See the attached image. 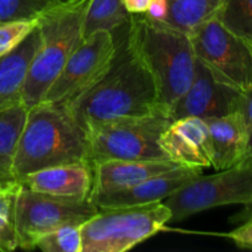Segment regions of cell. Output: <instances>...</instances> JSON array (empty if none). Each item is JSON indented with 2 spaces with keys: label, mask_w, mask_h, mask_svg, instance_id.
I'll use <instances>...</instances> for the list:
<instances>
[{
  "label": "cell",
  "mask_w": 252,
  "mask_h": 252,
  "mask_svg": "<svg viewBox=\"0 0 252 252\" xmlns=\"http://www.w3.org/2000/svg\"><path fill=\"white\" fill-rule=\"evenodd\" d=\"M66 107L85 130L125 118L166 116L152 76L130 53L126 38L117 42L115 61L105 76Z\"/></svg>",
  "instance_id": "6da1fadb"
},
{
  "label": "cell",
  "mask_w": 252,
  "mask_h": 252,
  "mask_svg": "<svg viewBox=\"0 0 252 252\" xmlns=\"http://www.w3.org/2000/svg\"><path fill=\"white\" fill-rule=\"evenodd\" d=\"M127 47L152 76L162 111L170 108L187 90L196 71L197 59L191 36L145 14L128 20Z\"/></svg>",
  "instance_id": "7a4b0ae2"
},
{
  "label": "cell",
  "mask_w": 252,
  "mask_h": 252,
  "mask_svg": "<svg viewBox=\"0 0 252 252\" xmlns=\"http://www.w3.org/2000/svg\"><path fill=\"white\" fill-rule=\"evenodd\" d=\"M78 162H89L88 134L69 108L43 102L29 108L15 153L16 181L46 167Z\"/></svg>",
  "instance_id": "3957f363"
},
{
  "label": "cell",
  "mask_w": 252,
  "mask_h": 252,
  "mask_svg": "<svg viewBox=\"0 0 252 252\" xmlns=\"http://www.w3.org/2000/svg\"><path fill=\"white\" fill-rule=\"evenodd\" d=\"M90 0H63L38 17L39 47L27 71L21 102L38 105L63 66L84 39V21Z\"/></svg>",
  "instance_id": "277c9868"
},
{
  "label": "cell",
  "mask_w": 252,
  "mask_h": 252,
  "mask_svg": "<svg viewBox=\"0 0 252 252\" xmlns=\"http://www.w3.org/2000/svg\"><path fill=\"white\" fill-rule=\"evenodd\" d=\"M171 220L164 202L98 208L81 225L83 252H126L159 233Z\"/></svg>",
  "instance_id": "5b68a950"
},
{
  "label": "cell",
  "mask_w": 252,
  "mask_h": 252,
  "mask_svg": "<svg viewBox=\"0 0 252 252\" xmlns=\"http://www.w3.org/2000/svg\"><path fill=\"white\" fill-rule=\"evenodd\" d=\"M165 115L125 118L86 129L89 162L108 160H169L160 147V135L171 122Z\"/></svg>",
  "instance_id": "8992f818"
},
{
  "label": "cell",
  "mask_w": 252,
  "mask_h": 252,
  "mask_svg": "<svg viewBox=\"0 0 252 252\" xmlns=\"http://www.w3.org/2000/svg\"><path fill=\"white\" fill-rule=\"evenodd\" d=\"M162 202L171 212L170 221L217 207L252 204V155L218 174H201Z\"/></svg>",
  "instance_id": "52a82bcc"
},
{
  "label": "cell",
  "mask_w": 252,
  "mask_h": 252,
  "mask_svg": "<svg viewBox=\"0 0 252 252\" xmlns=\"http://www.w3.org/2000/svg\"><path fill=\"white\" fill-rule=\"evenodd\" d=\"M189 36L196 59L219 81L239 91L252 86V47L246 39L226 29L216 16Z\"/></svg>",
  "instance_id": "ba28073f"
},
{
  "label": "cell",
  "mask_w": 252,
  "mask_h": 252,
  "mask_svg": "<svg viewBox=\"0 0 252 252\" xmlns=\"http://www.w3.org/2000/svg\"><path fill=\"white\" fill-rule=\"evenodd\" d=\"M116 52L117 42L113 32L96 31L84 37L41 102L68 106L105 76L115 61Z\"/></svg>",
  "instance_id": "9c48e42d"
},
{
  "label": "cell",
  "mask_w": 252,
  "mask_h": 252,
  "mask_svg": "<svg viewBox=\"0 0 252 252\" xmlns=\"http://www.w3.org/2000/svg\"><path fill=\"white\" fill-rule=\"evenodd\" d=\"M91 199H68L38 193L20 185L16 199L19 248L33 250L44 234L64 225H83L97 213Z\"/></svg>",
  "instance_id": "30bf717a"
},
{
  "label": "cell",
  "mask_w": 252,
  "mask_h": 252,
  "mask_svg": "<svg viewBox=\"0 0 252 252\" xmlns=\"http://www.w3.org/2000/svg\"><path fill=\"white\" fill-rule=\"evenodd\" d=\"M241 91L219 81L204 64L197 61L196 71L187 90L169 111L174 120L185 117H221L238 111Z\"/></svg>",
  "instance_id": "8fae6325"
},
{
  "label": "cell",
  "mask_w": 252,
  "mask_h": 252,
  "mask_svg": "<svg viewBox=\"0 0 252 252\" xmlns=\"http://www.w3.org/2000/svg\"><path fill=\"white\" fill-rule=\"evenodd\" d=\"M159 142L167 159L181 166L212 167L211 137L203 118L185 117L171 121Z\"/></svg>",
  "instance_id": "7c38bea8"
},
{
  "label": "cell",
  "mask_w": 252,
  "mask_h": 252,
  "mask_svg": "<svg viewBox=\"0 0 252 252\" xmlns=\"http://www.w3.org/2000/svg\"><path fill=\"white\" fill-rule=\"evenodd\" d=\"M201 174H203L201 167L179 166L155 175L128 189L110 193L93 194L90 199L97 208H116L161 202Z\"/></svg>",
  "instance_id": "4fadbf2b"
},
{
  "label": "cell",
  "mask_w": 252,
  "mask_h": 252,
  "mask_svg": "<svg viewBox=\"0 0 252 252\" xmlns=\"http://www.w3.org/2000/svg\"><path fill=\"white\" fill-rule=\"evenodd\" d=\"M21 186L38 193L68 199H90L94 169L89 162L46 167L22 177Z\"/></svg>",
  "instance_id": "5bb4252c"
},
{
  "label": "cell",
  "mask_w": 252,
  "mask_h": 252,
  "mask_svg": "<svg viewBox=\"0 0 252 252\" xmlns=\"http://www.w3.org/2000/svg\"><path fill=\"white\" fill-rule=\"evenodd\" d=\"M206 122L213 154L212 167L217 171L225 170L248 158L250 135L240 111L221 117L207 118Z\"/></svg>",
  "instance_id": "9a60e30c"
},
{
  "label": "cell",
  "mask_w": 252,
  "mask_h": 252,
  "mask_svg": "<svg viewBox=\"0 0 252 252\" xmlns=\"http://www.w3.org/2000/svg\"><path fill=\"white\" fill-rule=\"evenodd\" d=\"M181 165L171 160H108L93 165V194L128 189Z\"/></svg>",
  "instance_id": "2e32d148"
},
{
  "label": "cell",
  "mask_w": 252,
  "mask_h": 252,
  "mask_svg": "<svg viewBox=\"0 0 252 252\" xmlns=\"http://www.w3.org/2000/svg\"><path fill=\"white\" fill-rule=\"evenodd\" d=\"M39 42L41 34L36 27L16 48L0 57V112L22 103V89Z\"/></svg>",
  "instance_id": "e0dca14e"
},
{
  "label": "cell",
  "mask_w": 252,
  "mask_h": 252,
  "mask_svg": "<svg viewBox=\"0 0 252 252\" xmlns=\"http://www.w3.org/2000/svg\"><path fill=\"white\" fill-rule=\"evenodd\" d=\"M26 116L27 108L22 103L0 112V189L19 184L14 174V161Z\"/></svg>",
  "instance_id": "ac0fdd59"
},
{
  "label": "cell",
  "mask_w": 252,
  "mask_h": 252,
  "mask_svg": "<svg viewBox=\"0 0 252 252\" xmlns=\"http://www.w3.org/2000/svg\"><path fill=\"white\" fill-rule=\"evenodd\" d=\"M166 24L186 33H192L201 24L216 16L220 0H167Z\"/></svg>",
  "instance_id": "d6986e66"
},
{
  "label": "cell",
  "mask_w": 252,
  "mask_h": 252,
  "mask_svg": "<svg viewBox=\"0 0 252 252\" xmlns=\"http://www.w3.org/2000/svg\"><path fill=\"white\" fill-rule=\"evenodd\" d=\"M129 16L122 0H90L84 21V37L96 31L115 32L125 26Z\"/></svg>",
  "instance_id": "ffe728a7"
},
{
  "label": "cell",
  "mask_w": 252,
  "mask_h": 252,
  "mask_svg": "<svg viewBox=\"0 0 252 252\" xmlns=\"http://www.w3.org/2000/svg\"><path fill=\"white\" fill-rule=\"evenodd\" d=\"M216 17L226 29L251 43L252 0H220Z\"/></svg>",
  "instance_id": "44dd1931"
},
{
  "label": "cell",
  "mask_w": 252,
  "mask_h": 252,
  "mask_svg": "<svg viewBox=\"0 0 252 252\" xmlns=\"http://www.w3.org/2000/svg\"><path fill=\"white\" fill-rule=\"evenodd\" d=\"M20 184L0 189V252L19 249L16 230V199Z\"/></svg>",
  "instance_id": "7402d4cb"
},
{
  "label": "cell",
  "mask_w": 252,
  "mask_h": 252,
  "mask_svg": "<svg viewBox=\"0 0 252 252\" xmlns=\"http://www.w3.org/2000/svg\"><path fill=\"white\" fill-rule=\"evenodd\" d=\"M34 249L43 252H83L81 225H64L42 235Z\"/></svg>",
  "instance_id": "603a6c76"
},
{
  "label": "cell",
  "mask_w": 252,
  "mask_h": 252,
  "mask_svg": "<svg viewBox=\"0 0 252 252\" xmlns=\"http://www.w3.org/2000/svg\"><path fill=\"white\" fill-rule=\"evenodd\" d=\"M63 0H0V25L11 21L37 20Z\"/></svg>",
  "instance_id": "cb8c5ba5"
},
{
  "label": "cell",
  "mask_w": 252,
  "mask_h": 252,
  "mask_svg": "<svg viewBox=\"0 0 252 252\" xmlns=\"http://www.w3.org/2000/svg\"><path fill=\"white\" fill-rule=\"evenodd\" d=\"M37 20L11 21L0 25V57L16 48L37 27Z\"/></svg>",
  "instance_id": "d4e9b609"
},
{
  "label": "cell",
  "mask_w": 252,
  "mask_h": 252,
  "mask_svg": "<svg viewBox=\"0 0 252 252\" xmlns=\"http://www.w3.org/2000/svg\"><path fill=\"white\" fill-rule=\"evenodd\" d=\"M238 111H240V113L243 115L246 127H248L249 135H250L249 155H252V86L241 91Z\"/></svg>",
  "instance_id": "484cf974"
},
{
  "label": "cell",
  "mask_w": 252,
  "mask_h": 252,
  "mask_svg": "<svg viewBox=\"0 0 252 252\" xmlns=\"http://www.w3.org/2000/svg\"><path fill=\"white\" fill-rule=\"evenodd\" d=\"M226 236L231 239L239 248L252 249V216L245 224L226 234Z\"/></svg>",
  "instance_id": "4316f807"
},
{
  "label": "cell",
  "mask_w": 252,
  "mask_h": 252,
  "mask_svg": "<svg viewBox=\"0 0 252 252\" xmlns=\"http://www.w3.org/2000/svg\"><path fill=\"white\" fill-rule=\"evenodd\" d=\"M144 14L154 21L165 22L167 19V15H169L167 0H152Z\"/></svg>",
  "instance_id": "83f0119b"
},
{
  "label": "cell",
  "mask_w": 252,
  "mask_h": 252,
  "mask_svg": "<svg viewBox=\"0 0 252 252\" xmlns=\"http://www.w3.org/2000/svg\"><path fill=\"white\" fill-rule=\"evenodd\" d=\"M123 6L129 15L144 14L152 0H122Z\"/></svg>",
  "instance_id": "f1b7e54d"
},
{
  "label": "cell",
  "mask_w": 252,
  "mask_h": 252,
  "mask_svg": "<svg viewBox=\"0 0 252 252\" xmlns=\"http://www.w3.org/2000/svg\"><path fill=\"white\" fill-rule=\"evenodd\" d=\"M251 206H252V204H251ZM251 216H252V212H251ZM251 216H250V217H251Z\"/></svg>",
  "instance_id": "f546056e"
},
{
  "label": "cell",
  "mask_w": 252,
  "mask_h": 252,
  "mask_svg": "<svg viewBox=\"0 0 252 252\" xmlns=\"http://www.w3.org/2000/svg\"><path fill=\"white\" fill-rule=\"evenodd\" d=\"M250 44H251V47H252V42H251V43H250Z\"/></svg>",
  "instance_id": "4dcf8cb0"
}]
</instances>
